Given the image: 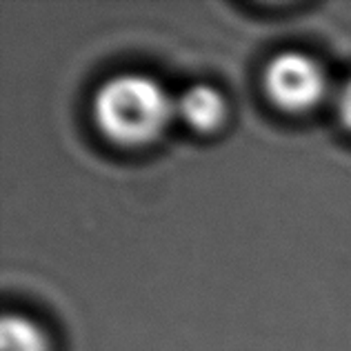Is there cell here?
Returning a JSON list of instances; mask_svg holds the SVG:
<instances>
[{"instance_id": "obj_1", "label": "cell", "mask_w": 351, "mask_h": 351, "mask_svg": "<svg viewBox=\"0 0 351 351\" xmlns=\"http://www.w3.org/2000/svg\"><path fill=\"white\" fill-rule=\"evenodd\" d=\"M176 103L158 80L143 73H120L100 85L94 96V120L109 141L145 145L158 136Z\"/></svg>"}, {"instance_id": "obj_2", "label": "cell", "mask_w": 351, "mask_h": 351, "mask_svg": "<svg viewBox=\"0 0 351 351\" xmlns=\"http://www.w3.org/2000/svg\"><path fill=\"white\" fill-rule=\"evenodd\" d=\"M327 73L307 53L285 51L265 69V91L274 105L287 112H304L327 94Z\"/></svg>"}, {"instance_id": "obj_3", "label": "cell", "mask_w": 351, "mask_h": 351, "mask_svg": "<svg viewBox=\"0 0 351 351\" xmlns=\"http://www.w3.org/2000/svg\"><path fill=\"white\" fill-rule=\"evenodd\" d=\"M176 114H178L187 127L193 132L207 134L223 125L227 105L223 94L211 85H191L176 100Z\"/></svg>"}, {"instance_id": "obj_4", "label": "cell", "mask_w": 351, "mask_h": 351, "mask_svg": "<svg viewBox=\"0 0 351 351\" xmlns=\"http://www.w3.org/2000/svg\"><path fill=\"white\" fill-rule=\"evenodd\" d=\"M0 351H49V343L36 322L7 313L0 322Z\"/></svg>"}, {"instance_id": "obj_5", "label": "cell", "mask_w": 351, "mask_h": 351, "mask_svg": "<svg viewBox=\"0 0 351 351\" xmlns=\"http://www.w3.org/2000/svg\"><path fill=\"white\" fill-rule=\"evenodd\" d=\"M338 116L343 120V125L351 132V78L345 82L338 94Z\"/></svg>"}]
</instances>
